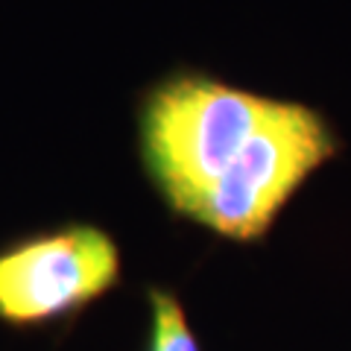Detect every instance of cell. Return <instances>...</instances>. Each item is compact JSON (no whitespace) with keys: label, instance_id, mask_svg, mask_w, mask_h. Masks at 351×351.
Returning <instances> with one entry per match:
<instances>
[{"label":"cell","instance_id":"6da1fadb","mask_svg":"<svg viewBox=\"0 0 351 351\" xmlns=\"http://www.w3.org/2000/svg\"><path fill=\"white\" fill-rule=\"evenodd\" d=\"M272 103L202 73H179L147 94L141 161L176 214L191 217L202 193L249 144Z\"/></svg>","mask_w":351,"mask_h":351},{"label":"cell","instance_id":"7a4b0ae2","mask_svg":"<svg viewBox=\"0 0 351 351\" xmlns=\"http://www.w3.org/2000/svg\"><path fill=\"white\" fill-rule=\"evenodd\" d=\"M337 147L319 112L276 100L232 167L202 193L188 219L232 240H258L307 176L334 158Z\"/></svg>","mask_w":351,"mask_h":351},{"label":"cell","instance_id":"3957f363","mask_svg":"<svg viewBox=\"0 0 351 351\" xmlns=\"http://www.w3.org/2000/svg\"><path fill=\"white\" fill-rule=\"evenodd\" d=\"M120 284V249L97 226H62L0 252V322L64 319Z\"/></svg>","mask_w":351,"mask_h":351},{"label":"cell","instance_id":"277c9868","mask_svg":"<svg viewBox=\"0 0 351 351\" xmlns=\"http://www.w3.org/2000/svg\"><path fill=\"white\" fill-rule=\"evenodd\" d=\"M147 351H202L176 293L149 287V337Z\"/></svg>","mask_w":351,"mask_h":351}]
</instances>
